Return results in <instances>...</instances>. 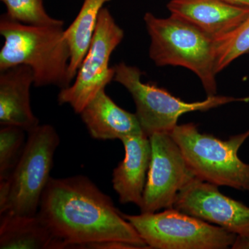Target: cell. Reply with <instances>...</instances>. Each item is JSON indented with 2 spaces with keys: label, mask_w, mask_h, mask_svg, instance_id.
I'll return each instance as SVG.
<instances>
[{
  "label": "cell",
  "mask_w": 249,
  "mask_h": 249,
  "mask_svg": "<svg viewBox=\"0 0 249 249\" xmlns=\"http://www.w3.org/2000/svg\"><path fill=\"white\" fill-rule=\"evenodd\" d=\"M124 32L110 11L103 7L98 16L92 42L79 67L75 81L60 90L58 101L80 112L100 91L114 79L115 69L109 67L111 54L123 40Z\"/></svg>",
  "instance_id": "cell-8"
},
{
  "label": "cell",
  "mask_w": 249,
  "mask_h": 249,
  "mask_svg": "<svg viewBox=\"0 0 249 249\" xmlns=\"http://www.w3.org/2000/svg\"><path fill=\"white\" fill-rule=\"evenodd\" d=\"M114 81L120 83L132 95L136 115L143 133L150 137L157 132L171 133L178 125V118L191 111H205L232 102H249V97L209 96L203 101L186 103L166 90L142 81L138 67L124 62L114 67Z\"/></svg>",
  "instance_id": "cell-6"
},
{
  "label": "cell",
  "mask_w": 249,
  "mask_h": 249,
  "mask_svg": "<svg viewBox=\"0 0 249 249\" xmlns=\"http://www.w3.org/2000/svg\"><path fill=\"white\" fill-rule=\"evenodd\" d=\"M222 1L234 6L249 8V0H222Z\"/></svg>",
  "instance_id": "cell-21"
},
{
  "label": "cell",
  "mask_w": 249,
  "mask_h": 249,
  "mask_svg": "<svg viewBox=\"0 0 249 249\" xmlns=\"http://www.w3.org/2000/svg\"><path fill=\"white\" fill-rule=\"evenodd\" d=\"M171 15L193 24L216 41L237 29L249 16V8L222 0H170Z\"/></svg>",
  "instance_id": "cell-11"
},
{
  "label": "cell",
  "mask_w": 249,
  "mask_h": 249,
  "mask_svg": "<svg viewBox=\"0 0 249 249\" xmlns=\"http://www.w3.org/2000/svg\"><path fill=\"white\" fill-rule=\"evenodd\" d=\"M1 249H61L47 226L37 216L6 212L0 219Z\"/></svg>",
  "instance_id": "cell-15"
},
{
  "label": "cell",
  "mask_w": 249,
  "mask_h": 249,
  "mask_svg": "<svg viewBox=\"0 0 249 249\" xmlns=\"http://www.w3.org/2000/svg\"><path fill=\"white\" fill-rule=\"evenodd\" d=\"M34 71L27 65L11 67L0 71V124L14 125L29 132L39 125L33 112L31 88Z\"/></svg>",
  "instance_id": "cell-13"
},
{
  "label": "cell",
  "mask_w": 249,
  "mask_h": 249,
  "mask_svg": "<svg viewBox=\"0 0 249 249\" xmlns=\"http://www.w3.org/2000/svg\"><path fill=\"white\" fill-rule=\"evenodd\" d=\"M0 34L4 38L0 51V71L17 65L34 71L36 87L71 85L70 52L62 27H35L13 20L6 14L0 18Z\"/></svg>",
  "instance_id": "cell-2"
},
{
  "label": "cell",
  "mask_w": 249,
  "mask_h": 249,
  "mask_svg": "<svg viewBox=\"0 0 249 249\" xmlns=\"http://www.w3.org/2000/svg\"><path fill=\"white\" fill-rule=\"evenodd\" d=\"M28 133L24 151L7 179L0 181V214L36 215L50 180L60 137L51 124H39Z\"/></svg>",
  "instance_id": "cell-4"
},
{
  "label": "cell",
  "mask_w": 249,
  "mask_h": 249,
  "mask_svg": "<svg viewBox=\"0 0 249 249\" xmlns=\"http://www.w3.org/2000/svg\"><path fill=\"white\" fill-rule=\"evenodd\" d=\"M88 132L98 140H122L124 137L142 132L136 114L119 107L103 89L80 112Z\"/></svg>",
  "instance_id": "cell-14"
},
{
  "label": "cell",
  "mask_w": 249,
  "mask_h": 249,
  "mask_svg": "<svg viewBox=\"0 0 249 249\" xmlns=\"http://www.w3.org/2000/svg\"><path fill=\"white\" fill-rule=\"evenodd\" d=\"M37 216L61 249L124 243L150 249L107 196L87 177L50 178Z\"/></svg>",
  "instance_id": "cell-1"
},
{
  "label": "cell",
  "mask_w": 249,
  "mask_h": 249,
  "mask_svg": "<svg viewBox=\"0 0 249 249\" xmlns=\"http://www.w3.org/2000/svg\"><path fill=\"white\" fill-rule=\"evenodd\" d=\"M249 52V16L221 40L217 41L216 73L222 71L235 59Z\"/></svg>",
  "instance_id": "cell-19"
},
{
  "label": "cell",
  "mask_w": 249,
  "mask_h": 249,
  "mask_svg": "<svg viewBox=\"0 0 249 249\" xmlns=\"http://www.w3.org/2000/svg\"><path fill=\"white\" fill-rule=\"evenodd\" d=\"M24 129L1 125L0 129V181L7 179L17 165L25 147Z\"/></svg>",
  "instance_id": "cell-18"
},
{
  "label": "cell",
  "mask_w": 249,
  "mask_h": 249,
  "mask_svg": "<svg viewBox=\"0 0 249 249\" xmlns=\"http://www.w3.org/2000/svg\"><path fill=\"white\" fill-rule=\"evenodd\" d=\"M231 249H249V235H237Z\"/></svg>",
  "instance_id": "cell-20"
},
{
  "label": "cell",
  "mask_w": 249,
  "mask_h": 249,
  "mask_svg": "<svg viewBox=\"0 0 249 249\" xmlns=\"http://www.w3.org/2000/svg\"><path fill=\"white\" fill-rule=\"evenodd\" d=\"M6 8V15L13 20L35 27H62L63 22L51 17L43 0H1Z\"/></svg>",
  "instance_id": "cell-17"
},
{
  "label": "cell",
  "mask_w": 249,
  "mask_h": 249,
  "mask_svg": "<svg viewBox=\"0 0 249 249\" xmlns=\"http://www.w3.org/2000/svg\"><path fill=\"white\" fill-rule=\"evenodd\" d=\"M144 21L151 39L150 58L157 66H181L199 77L208 96L217 92V41L204 31L173 15L156 17L146 13Z\"/></svg>",
  "instance_id": "cell-3"
},
{
  "label": "cell",
  "mask_w": 249,
  "mask_h": 249,
  "mask_svg": "<svg viewBox=\"0 0 249 249\" xmlns=\"http://www.w3.org/2000/svg\"><path fill=\"white\" fill-rule=\"evenodd\" d=\"M111 0H84L78 14L64 36L70 52V76L74 80L80 65L92 42L98 16L106 3Z\"/></svg>",
  "instance_id": "cell-16"
},
{
  "label": "cell",
  "mask_w": 249,
  "mask_h": 249,
  "mask_svg": "<svg viewBox=\"0 0 249 249\" xmlns=\"http://www.w3.org/2000/svg\"><path fill=\"white\" fill-rule=\"evenodd\" d=\"M123 215L150 249H225L232 247L237 237L174 208L160 213Z\"/></svg>",
  "instance_id": "cell-7"
},
{
  "label": "cell",
  "mask_w": 249,
  "mask_h": 249,
  "mask_svg": "<svg viewBox=\"0 0 249 249\" xmlns=\"http://www.w3.org/2000/svg\"><path fill=\"white\" fill-rule=\"evenodd\" d=\"M149 138L151 160L139 207L142 213L172 209L178 193L196 177L171 134L157 132Z\"/></svg>",
  "instance_id": "cell-9"
},
{
  "label": "cell",
  "mask_w": 249,
  "mask_h": 249,
  "mask_svg": "<svg viewBox=\"0 0 249 249\" xmlns=\"http://www.w3.org/2000/svg\"><path fill=\"white\" fill-rule=\"evenodd\" d=\"M173 208L235 235H249V206L223 195L217 185L196 177L178 193Z\"/></svg>",
  "instance_id": "cell-10"
},
{
  "label": "cell",
  "mask_w": 249,
  "mask_h": 249,
  "mask_svg": "<svg viewBox=\"0 0 249 249\" xmlns=\"http://www.w3.org/2000/svg\"><path fill=\"white\" fill-rule=\"evenodd\" d=\"M196 178L218 186L249 192V164L238 157L249 130L223 141L201 134L197 125H177L170 133Z\"/></svg>",
  "instance_id": "cell-5"
},
{
  "label": "cell",
  "mask_w": 249,
  "mask_h": 249,
  "mask_svg": "<svg viewBox=\"0 0 249 249\" xmlns=\"http://www.w3.org/2000/svg\"><path fill=\"white\" fill-rule=\"evenodd\" d=\"M121 142L124 157L113 170V188L121 204L140 207L151 160L150 138L142 132L124 137Z\"/></svg>",
  "instance_id": "cell-12"
}]
</instances>
